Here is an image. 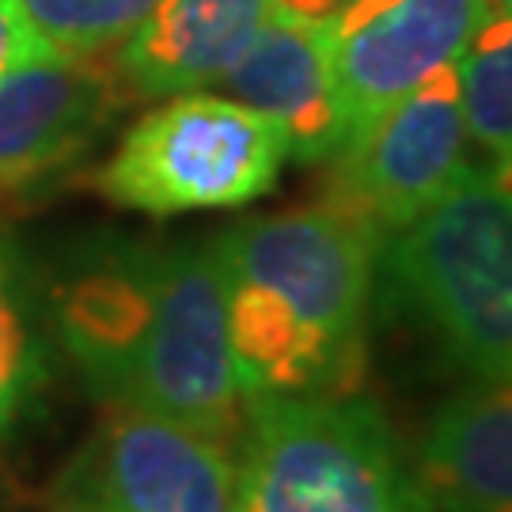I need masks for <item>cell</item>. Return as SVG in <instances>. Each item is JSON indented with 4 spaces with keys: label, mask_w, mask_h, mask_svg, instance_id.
<instances>
[{
    "label": "cell",
    "mask_w": 512,
    "mask_h": 512,
    "mask_svg": "<svg viewBox=\"0 0 512 512\" xmlns=\"http://www.w3.org/2000/svg\"><path fill=\"white\" fill-rule=\"evenodd\" d=\"M114 54L46 50L0 80V194H16L76 160L110 114L133 99Z\"/></svg>",
    "instance_id": "obj_9"
},
{
    "label": "cell",
    "mask_w": 512,
    "mask_h": 512,
    "mask_svg": "<svg viewBox=\"0 0 512 512\" xmlns=\"http://www.w3.org/2000/svg\"><path fill=\"white\" fill-rule=\"evenodd\" d=\"M156 4L160 0H23L38 35L73 57L114 54Z\"/></svg>",
    "instance_id": "obj_14"
},
{
    "label": "cell",
    "mask_w": 512,
    "mask_h": 512,
    "mask_svg": "<svg viewBox=\"0 0 512 512\" xmlns=\"http://www.w3.org/2000/svg\"><path fill=\"white\" fill-rule=\"evenodd\" d=\"M220 88L228 99L270 118L300 164H330L346 145L330 61V19L274 12Z\"/></svg>",
    "instance_id": "obj_10"
},
{
    "label": "cell",
    "mask_w": 512,
    "mask_h": 512,
    "mask_svg": "<svg viewBox=\"0 0 512 512\" xmlns=\"http://www.w3.org/2000/svg\"><path fill=\"white\" fill-rule=\"evenodd\" d=\"M61 342L92 387L236 448L247 406L228 342L217 239L137 255L73 277L57 293Z\"/></svg>",
    "instance_id": "obj_1"
},
{
    "label": "cell",
    "mask_w": 512,
    "mask_h": 512,
    "mask_svg": "<svg viewBox=\"0 0 512 512\" xmlns=\"http://www.w3.org/2000/svg\"><path fill=\"white\" fill-rule=\"evenodd\" d=\"M486 19L490 0H349L330 19L342 152L437 69L456 65Z\"/></svg>",
    "instance_id": "obj_7"
},
{
    "label": "cell",
    "mask_w": 512,
    "mask_h": 512,
    "mask_svg": "<svg viewBox=\"0 0 512 512\" xmlns=\"http://www.w3.org/2000/svg\"><path fill=\"white\" fill-rule=\"evenodd\" d=\"M380 247L368 224L327 202L251 217L217 236L243 403L357 391Z\"/></svg>",
    "instance_id": "obj_2"
},
{
    "label": "cell",
    "mask_w": 512,
    "mask_h": 512,
    "mask_svg": "<svg viewBox=\"0 0 512 512\" xmlns=\"http://www.w3.org/2000/svg\"><path fill=\"white\" fill-rule=\"evenodd\" d=\"M490 8L497 16H512V0H490Z\"/></svg>",
    "instance_id": "obj_18"
},
{
    "label": "cell",
    "mask_w": 512,
    "mask_h": 512,
    "mask_svg": "<svg viewBox=\"0 0 512 512\" xmlns=\"http://www.w3.org/2000/svg\"><path fill=\"white\" fill-rule=\"evenodd\" d=\"M38 342L27 311L16 251L0 236V440L16 425L38 380Z\"/></svg>",
    "instance_id": "obj_15"
},
{
    "label": "cell",
    "mask_w": 512,
    "mask_h": 512,
    "mask_svg": "<svg viewBox=\"0 0 512 512\" xmlns=\"http://www.w3.org/2000/svg\"><path fill=\"white\" fill-rule=\"evenodd\" d=\"M467 137L512 167V16H490L456 61Z\"/></svg>",
    "instance_id": "obj_13"
},
{
    "label": "cell",
    "mask_w": 512,
    "mask_h": 512,
    "mask_svg": "<svg viewBox=\"0 0 512 512\" xmlns=\"http://www.w3.org/2000/svg\"><path fill=\"white\" fill-rule=\"evenodd\" d=\"M274 19V0H160L118 46L133 99H171L220 84Z\"/></svg>",
    "instance_id": "obj_11"
},
{
    "label": "cell",
    "mask_w": 512,
    "mask_h": 512,
    "mask_svg": "<svg viewBox=\"0 0 512 512\" xmlns=\"http://www.w3.org/2000/svg\"><path fill=\"white\" fill-rule=\"evenodd\" d=\"M73 512H239L232 448L186 425L114 406L65 478Z\"/></svg>",
    "instance_id": "obj_8"
},
{
    "label": "cell",
    "mask_w": 512,
    "mask_h": 512,
    "mask_svg": "<svg viewBox=\"0 0 512 512\" xmlns=\"http://www.w3.org/2000/svg\"><path fill=\"white\" fill-rule=\"evenodd\" d=\"M467 122L456 65H444L330 160L323 202L368 224L380 243L399 236L463 179Z\"/></svg>",
    "instance_id": "obj_6"
},
{
    "label": "cell",
    "mask_w": 512,
    "mask_h": 512,
    "mask_svg": "<svg viewBox=\"0 0 512 512\" xmlns=\"http://www.w3.org/2000/svg\"><path fill=\"white\" fill-rule=\"evenodd\" d=\"M349 0H274V12L293 19H334Z\"/></svg>",
    "instance_id": "obj_17"
},
{
    "label": "cell",
    "mask_w": 512,
    "mask_h": 512,
    "mask_svg": "<svg viewBox=\"0 0 512 512\" xmlns=\"http://www.w3.org/2000/svg\"><path fill=\"white\" fill-rule=\"evenodd\" d=\"M509 171H512V167H509Z\"/></svg>",
    "instance_id": "obj_21"
},
{
    "label": "cell",
    "mask_w": 512,
    "mask_h": 512,
    "mask_svg": "<svg viewBox=\"0 0 512 512\" xmlns=\"http://www.w3.org/2000/svg\"><path fill=\"white\" fill-rule=\"evenodd\" d=\"M46 50H54V46L38 35L23 0H0V80Z\"/></svg>",
    "instance_id": "obj_16"
},
{
    "label": "cell",
    "mask_w": 512,
    "mask_h": 512,
    "mask_svg": "<svg viewBox=\"0 0 512 512\" xmlns=\"http://www.w3.org/2000/svg\"><path fill=\"white\" fill-rule=\"evenodd\" d=\"M425 501L440 512L512 505V380H478L440 406L418 452Z\"/></svg>",
    "instance_id": "obj_12"
},
{
    "label": "cell",
    "mask_w": 512,
    "mask_h": 512,
    "mask_svg": "<svg viewBox=\"0 0 512 512\" xmlns=\"http://www.w3.org/2000/svg\"><path fill=\"white\" fill-rule=\"evenodd\" d=\"M243 406L239 512H433L365 399L258 395Z\"/></svg>",
    "instance_id": "obj_4"
},
{
    "label": "cell",
    "mask_w": 512,
    "mask_h": 512,
    "mask_svg": "<svg viewBox=\"0 0 512 512\" xmlns=\"http://www.w3.org/2000/svg\"><path fill=\"white\" fill-rule=\"evenodd\" d=\"M285 160L289 141L270 118L228 95L186 92L129 126L95 190L148 217L239 209L274 190Z\"/></svg>",
    "instance_id": "obj_5"
},
{
    "label": "cell",
    "mask_w": 512,
    "mask_h": 512,
    "mask_svg": "<svg viewBox=\"0 0 512 512\" xmlns=\"http://www.w3.org/2000/svg\"><path fill=\"white\" fill-rule=\"evenodd\" d=\"M391 293L478 380H512V171L467 167L380 247Z\"/></svg>",
    "instance_id": "obj_3"
},
{
    "label": "cell",
    "mask_w": 512,
    "mask_h": 512,
    "mask_svg": "<svg viewBox=\"0 0 512 512\" xmlns=\"http://www.w3.org/2000/svg\"><path fill=\"white\" fill-rule=\"evenodd\" d=\"M490 512H512V505H509V509H490Z\"/></svg>",
    "instance_id": "obj_19"
},
{
    "label": "cell",
    "mask_w": 512,
    "mask_h": 512,
    "mask_svg": "<svg viewBox=\"0 0 512 512\" xmlns=\"http://www.w3.org/2000/svg\"><path fill=\"white\" fill-rule=\"evenodd\" d=\"M61 512H73V509H61Z\"/></svg>",
    "instance_id": "obj_20"
}]
</instances>
